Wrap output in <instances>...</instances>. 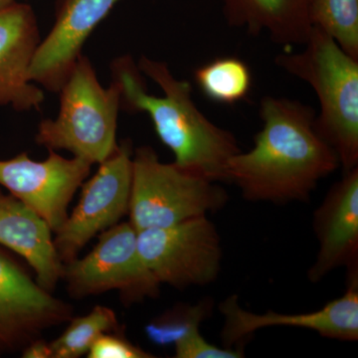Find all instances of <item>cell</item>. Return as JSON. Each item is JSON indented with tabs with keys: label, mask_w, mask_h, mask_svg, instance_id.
Returning <instances> with one entry per match:
<instances>
[{
	"label": "cell",
	"mask_w": 358,
	"mask_h": 358,
	"mask_svg": "<svg viewBox=\"0 0 358 358\" xmlns=\"http://www.w3.org/2000/svg\"><path fill=\"white\" fill-rule=\"evenodd\" d=\"M110 69L121 89V109L148 115L176 166L214 182H228V162L241 148L234 134L197 108L189 82L174 77L166 63L147 56L138 64L131 56H122Z\"/></svg>",
	"instance_id": "cell-2"
},
{
	"label": "cell",
	"mask_w": 358,
	"mask_h": 358,
	"mask_svg": "<svg viewBox=\"0 0 358 358\" xmlns=\"http://www.w3.org/2000/svg\"><path fill=\"white\" fill-rule=\"evenodd\" d=\"M16 0H0V9L6 8V7L15 3Z\"/></svg>",
	"instance_id": "cell-24"
},
{
	"label": "cell",
	"mask_w": 358,
	"mask_h": 358,
	"mask_svg": "<svg viewBox=\"0 0 358 358\" xmlns=\"http://www.w3.org/2000/svg\"><path fill=\"white\" fill-rule=\"evenodd\" d=\"M228 199L219 183L160 162L154 148L134 150L129 215L138 232L208 215L223 209Z\"/></svg>",
	"instance_id": "cell-5"
},
{
	"label": "cell",
	"mask_w": 358,
	"mask_h": 358,
	"mask_svg": "<svg viewBox=\"0 0 358 358\" xmlns=\"http://www.w3.org/2000/svg\"><path fill=\"white\" fill-rule=\"evenodd\" d=\"M56 119L40 122L35 141L48 150H68L91 164H102L117 148L121 89L103 88L91 61L81 55L60 92Z\"/></svg>",
	"instance_id": "cell-4"
},
{
	"label": "cell",
	"mask_w": 358,
	"mask_h": 358,
	"mask_svg": "<svg viewBox=\"0 0 358 358\" xmlns=\"http://www.w3.org/2000/svg\"><path fill=\"white\" fill-rule=\"evenodd\" d=\"M40 41L31 6L15 2L0 9V107L17 112L41 109L43 90L29 77Z\"/></svg>",
	"instance_id": "cell-14"
},
{
	"label": "cell",
	"mask_w": 358,
	"mask_h": 358,
	"mask_svg": "<svg viewBox=\"0 0 358 358\" xmlns=\"http://www.w3.org/2000/svg\"><path fill=\"white\" fill-rule=\"evenodd\" d=\"M89 358H152V353L128 341L121 331L101 334L94 341L88 353Z\"/></svg>",
	"instance_id": "cell-21"
},
{
	"label": "cell",
	"mask_w": 358,
	"mask_h": 358,
	"mask_svg": "<svg viewBox=\"0 0 358 358\" xmlns=\"http://www.w3.org/2000/svg\"><path fill=\"white\" fill-rule=\"evenodd\" d=\"M303 46L275 56V65L312 87L320 105L315 128L343 173L352 171L358 167V59L315 27Z\"/></svg>",
	"instance_id": "cell-3"
},
{
	"label": "cell",
	"mask_w": 358,
	"mask_h": 358,
	"mask_svg": "<svg viewBox=\"0 0 358 358\" xmlns=\"http://www.w3.org/2000/svg\"><path fill=\"white\" fill-rule=\"evenodd\" d=\"M141 258L160 285L183 289L216 281L222 244L208 215L138 232Z\"/></svg>",
	"instance_id": "cell-7"
},
{
	"label": "cell",
	"mask_w": 358,
	"mask_h": 358,
	"mask_svg": "<svg viewBox=\"0 0 358 358\" xmlns=\"http://www.w3.org/2000/svg\"><path fill=\"white\" fill-rule=\"evenodd\" d=\"M120 0H61L50 32L40 41L30 67L33 83L59 93L85 42Z\"/></svg>",
	"instance_id": "cell-13"
},
{
	"label": "cell",
	"mask_w": 358,
	"mask_h": 358,
	"mask_svg": "<svg viewBox=\"0 0 358 358\" xmlns=\"http://www.w3.org/2000/svg\"><path fill=\"white\" fill-rule=\"evenodd\" d=\"M62 280L73 298L117 291L128 306L157 298L162 286L141 258L138 231L129 221L103 231L84 258L63 263Z\"/></svg>",
	"instance_id": "cell-6"
},
{
	"label": "cell",
	"mask_w": 358,
	"mask_h": 358,
	"mask_svg": "<svg viewBox=\"0 0 358 358\" xmlns=\"http://www.w3.org/2000/svg\"><path fill=\"white\" fill-rule=\"evenodd\" d=\"M20 355L24 358H53L50 343L45 341L43 338L33 341Z\"/></svg>",
	"instance_id": "cell-23"
},
{
	"label": "cell",
	"mask_w": 358,
	"mask_h": 358,
	"mask_svg": "<svg viewBox=\"0 0 358 358\" xmlns=\"http://www.w3.org/2000/svg\"><path fill=\"white\" fill-rule=\"evenodd\" d=\"M259 114L262 129L251 150L228 162V183L248 201H308L320 181L341 167L315 128L317 114L300 101L274 96H264Z\"/></svg>",
	"instance_id": "cell-1"
},
{
	"label": "cell",
	"mask_w": 358,
	"mask_h": 358,
	"mask_svg": "<svg viewBox=\"0 0 358 358\" xmlns=\"http://www.w3.org/2000/svg\"><path fill=\"white\" fill-rule=\"evenodd\" d=\"M133 147L122 141L93 178L82 185L74 210L56 232L54 244L63 263L78 258L90 240L129 214L133 180Z\"/></svg>",
	"instance_id": "cell-8"
},
{
	"label": "cell",
	"mask_w": 358,
	"mask_h": 358,
	"mask_svg": "<svg viewBox=\"0 0 358 358\" xmlns=\"http://www.w3.org/2000/svg\"><path fill=\"white\" fill-rule=\"evenodd\" d=\"M193 77L202 95L221 105L242 102L253 86V74L249 65L235 56L213 59L196 68Z\"/></svg>",
	"instance_id": "cell-17"
},
{
	"label": "cell",
	"mask_w": 358,
	"mask_h": 358,
	"mask_svg": "<svg viewBox=\"0 0 358 358\" xmlns=\"http://www.w3.org/2000/svg\"><path fill=\"white\" fill-rule=\"evenodd\" d=\"M0 246L17 254L36 275V282L51 292L62 280L63 262L52 230L36 212L0 187Z\"/></svg>",
	"instance_id": "cell-15"
},
{
	"label": "cell",
	"mask_w": 358,
	"mask_h": 358,
	"mask_svg": "<svg viewBox=\"0 0 358 358\" xmlns=\"http://www.w3.org/2000/svg\"><path fill=\"white\" fill-rule=\"evenodd\" d=\"M69 322L64 333L50 343L53 358L82 357L101 334L120 331L117 315L105 306H96L86 315L72 317Z\"/></svg>",
	"instance_id": "cell-18"
},
{
	"label": "cell",
	"mask_w": 358,
	"mask_h": 358,
	"mask_svg": "<svg viewBox=\"0 0 358 358\" xmlns=\"http://www.w3.org/2000/svg\"><path fill=\"white\" fill-rule=\"evenodd\" d=\"M226 22L250 35L267 34L280 46H303L313 26L312 0H221Z\"/></svg>",
	"instance_id": "cell-16"
},
{
	"label": "cell",
	"mask_w": 358,
	"mask_h": 358,
	"mask_svg": "<svg viewBox=\"0 0 358 358\" xmlns=\"http://www.w3.org/2000/svg\"><path fill=\"white\" fill-rule=\"evenodd\" d=\"M212 308L211 299H204L194 305L179 303L150 320L145 327V336L155 345H174L199 331L202 322L210 317Z\"/></svg>",
	"instance_id": "cell-20"
},
{
	"label": "cell",
	"mask_w": 358,
	"mask_h": 358,
	"mask_svg": "<svg viewBox=\"0 0 358 358\" xmlns=\"http://www.w3.org/2000/svg\"><path fill=\"white\" fill-rule=\"evenodd\" d=\"M176 358H240L244 357L243 350H232L212 345L199 331H194L173 345Z\"/></svg>",
	"instance_id": "cell-22"
},
{
	"label": "cell",
	"mask_w": 358,
	"mask_h": 358,
	"mask_svg": "<svg viewBox=\"0 0 358 358\" xmlns=\"http://www.w3.org/2000/svg\"><path fill=\"white\" fill-rule=\"evenodd\" d=\"M219 310L224 317L220 334L222 346L232 350H242L245 341L266 327L310 329L322 338L336 341L358 339V285H346L343 296L310 313L250 312L240 306L236 294L226 298Z\"/></svg>",
	"instance_id": "cell-11"
},
{
	"label": "cell",
	"mask_w": 358,
	"mask_h": 358,
	"mask_svg": "<svg viewBox=\"0 0 358 358\" xmlns=\"http://www.w3.org/2000/svg\"><path fill=\"white\" fill-rule=\"evenodd\" d=\"M92 166L79 157L65 159L56 150H49L42 162L21 152L13 159L0 160V186L36 212L56 233L69 215L70 202Z\"/></svg>",
	"instance_id": "cell-10"
},
{
	"label": "cell",
	"mask_w": 358,
	"mask_h": 358,
	"mask_svg": "<svg viewBox=\"0 0 358 358\" xmlns=\"http://www.w3.org/2000/svg\"><path fill=\"white\" fill-rule=\"evenodd\" d=\"M310 20L313 27L358 59V0H312Z\"/></svg>",
	"instance_id": "cell-19"
},
{
	"label": "cell",
	"mask_w": 358,
	"mask_h": 358,
	"mask_svg": "<svg viewBox=\"0 0 358 358\" xmlns=\"http://www.w3.org/2000/svg\"><path fill=\"white\" fill-rule=\"evenodd\" d=\"M73 312L0 246V357L21 353L45 331L69 322Z\"/></svg>",
	"instance_id": "cell-9"
},
{
	"label": "cell",
	"mask_w": 358,
	"mask_h": 358,
	"mask_svg": "<svg viewBox=\"0 0 358 358\" xmlns=\"http://www.w3.org/2000/svg\"><path fill=\"white\" fill-rule=\"evenodd\" d=\"M313 229L319 250L308 279L317 284L345 268L346 285H358V167L329 188L313 212Z\"/></svg>",
	"instance_id": "cell-12"
}]
</instances>
